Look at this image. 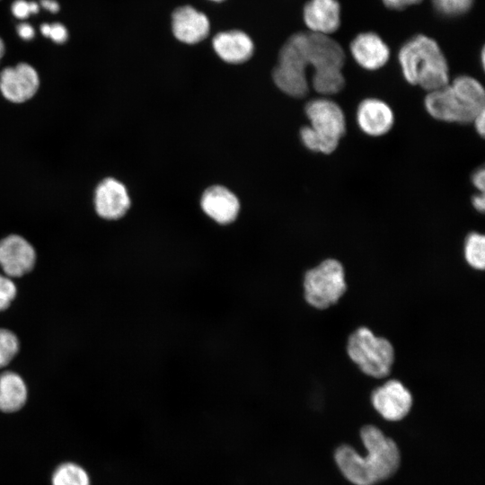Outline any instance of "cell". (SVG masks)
I'll return each instance as SVG.
<instances>
[{
	"label": "cell",
	"mask_w": 485,
	"mask_h": 485,
	"mask_svg": "<svg viewBox=\"0 0 485 485\" xmlns=\"http://www.w3.org/2000/svg\"><path fill=\"white\" fill-rule=\"evenodd\" d=\"M425 108L434 119L449 123H472L485 110V90L469 75H460L425 97Z\"/></svg>",
	"instance_id": "1"
},
{
	"label": "cell",
	"mask_w": 485,
	"mask_h": 485,
	"mask_svg": "<svg viewBox=\"0 0 485 485\" xmlns=\"http://www.w3.org/2000/svg\"><path fill=\"white\" fill-rule=\"evenodd\" d=\"M398 59L405 80L429 92L449 83L447 60L437 42L423 34L408 40L400 48Z\"/></svg>",
	"instance_id": "2"
},
{
	"label": "cell",
	"mask_w": 485,
	"mask_h": 485,
	"mask_svg": "<svg viewBox=\"0 0 485 485\" xmlns=\"http://www.w3.org/2000/svg\"><path fill=\"white\" fill-rule=\"evenodd\" d=\"M304 113L310 122L299 130L304 147L324 154L334 152L346 133V119L340 106L331 99L317 98L306 102Z\"/></svg>",
	"instance_id": "3"
},
{
	"label": "cell",
	"mask_w": 485,
	"mask_h": 485,
	"mask_svg": "<svg viewBox=\"0 0 485 485\" xmlns=\"http://www.w3.org/2000/svg\"><path fill=\"white\" fill-rule=\"evenodd\" d=\"M306 50L313 90L323 96L340 93L345 85L343 48L330 36L306 31Z\"/></svg>",
	"instance_id": "4"
},
{
	"label": "cell",
	"mask_w": 485,
	"mask_h": 485,
	"mask_svg": "<svg viewBox=\"0 0 485 485\" xmlns=\"http://www.w3.org/2000/svg\"><path fill=\"white\" fill-rule=\"evenodd\" d=\"M306 31L292 34L280 48L271 79L281 93L292 98H304L309 93Z\"/></svg>",
	"instance_id": "5"
},
{
	"label": "cell",
	"mask_w": 485,
	"mask_h": 485,
	"mask_svg": "<svg viewBox=\"0 0 485 485\" xmlns=\"http://www.w3.org/2000/svg\"><path fill=\"white\" fill-rule=\"evenodd\" d=\"M346 350L349 359L369 377L382 379L392 372L395 358L392 342L375 335L366 326H360L349 334Z\"/></svg>",
	"instance_id": "6"
},
{
	"label": "cell",
	"mask_w": 485,
	"mask_h": 485,
	"mask_svg": "<svg viewBox=\"0 0 485 485\" xmlns=\"http://www.w3.org/2000/svg\"><path fill=\"white\" fill-rule=\"evenodd\" d=\"M345 269L342 263L328 258L308 269L302 277L303 297L317 310L336 304L347 292Z\"/></svg>",
	"instance_id": "7"
},
{
	"label": "cell",
	"mask_w": 485,
	"mask_h": 485,
	"mask_svg": "<svg viewBox=\"0 0 485 485\" xmlns=\"http://www.w3.org/2000/svg\"><path fill=\"white\" fill-rule=\"evenodd\" d=\"M359 436L366 450V463L376 484L394 476L401 462L396 442L372 424L363 426Z\"/></svg>",
	"instance_id": "8"
},
{
	"label": "cell",
	"mask_w": 485,
	"mask_h": 485,
	"mask_svg": "<svg viewBox=\"0 0 485 485\" xmlns=\"http://www.w3.org/2000/svg\"><path fill=\"white\" fill-rule=\"evenodd\" d=\"M198 203L205 217L219 227L234 225L241 216L240 198L223 184L207 186L202 191Z\"/></svg>",
	"instance_id": "9"
},
{
	"label": "cell",
	"mask_w": 485,
	"mask_h": 485,
	"mask_svg": "<svg viewBox=\"0 0 485 485\" xmlns=\"http://www.w3.org/2000/svg\"><path fill=\"white\" fill-rule=\"evenodd\" d=\"M370 401L375 410L384 419L392 422L405 419L413 406L410 391L397 379H390L376 387Z\"/></svg>",
	"instance_id": "10"
},
{
	"label": "cell",
	"mask_w": 485,
	"mask_h": 485,
	"mask_svg": "<svg viewBox=\"0 0 485 485\" xmlns=\"http://www.w3.org/2000/svg\"><path fill=\"white\" fill-rule=\"evenodd\" d=\"M132 206L127 186L114 177L102 179L93 192V207L102 219L117 221L123 218Z\"/></svg>",
	"instance_id": "11"
},
{
	"label": "cell",
	"mask_w": 485,
	"mask_h": 485,
	"mask_svg": "<svg viewBox=\"0 0 485 485\" xmlns=\"http://www.w3.org/2000/svg\"><path fill=\"white\" fill-rule=\"evenodd\" d=\"M170 24L174 39L188 46L199 44L211 32L209 17L191 4L174 8L171 13Z\"/></svg>",
	"instance_id": "12"
},
{
	"label": "cell",
	"mask_w": 485,
	"mask_h": 485,
	"mask_svg": "<svg viewBox=\"0 0 485 485\" xmlns=\"http://www.w3.org/2000/svg\"><path fill=\"white\" fill-rule=\"evenodd\" d=\"M40 84L37 70L28 63L20 62L0 72V93L13 103H23L31 99Z\"/></svg>",
	"instance_id": "13"
},
{
	"label": "cell",
	"mask_w": 485,
	"mask_h": 485,
	"mask_svg": "<svg viewBox=\"0 0 485 485\" xmlns=\"http://www.w3.org/2000/svg\"><path fill=\"white\" fill-rule=\"evenodd\" d=\"M36 262L34 247L19 234H9L0 240V267L9 278L22 277Z\"/></svg>",
	"instance_id": "14"
},
{
	"label": "cell",
	"mask_w": 485,
	"mask_h": 485,
	"mask_svg": "<svg viewBox=\"0 0 485 485\" xmlns=\"http://www.w3.org/2000/svg\"><path fill=\"white\" fill-rule=\"evenodd\" d=\"M216 57L232 66L248 62L255 53L252 38L241 29H230L216 32L211 40Z\"/></svg>",
	"instance_id": "15"
},
{
	"label": "cell",
	"mask_w": 485,
	"mask_h": 485,
	"mask_svg": "<svg viewBox=\"0 0 485 485\" xmlns=\"http://www.w3.org/2000/svg\"><path fill=\"white\" fill-rule=\"evenodd\" d=\"M349 49L356 63L369 71L382 68L390 58L389 47L378 34L372 31L357 35Z\"/></svg>",
	"instance_id": "16"
},
{
	"label": "cell",
	"mask_w": 485,
	"mask_h": 485,
	"mask_svg": "<svg viewBox=\"0 0 485 485\" xmlns=\"http://www.w3.org/2000/svg\"><path fill=\"white\" fill-rule=\"evenodd\" d=\"M356 118L359 128L370 137L385 135L394 123L392 108L377 98L363 100L357 108Z\"/></svg>",
	"instance_id": "17"
},
{
	"label": "cell",
	"mask_w": 485,
	"mask_h": 485,
	"mask_svg": "<svg viewBox=\"0 0 485 485\" xmlns=\"http://www.w3.org/2000/svg\"><path fill=\"white\" fill-rule=\"evenodd\" d=\"M308 31L322 35L335 32L340 26V5L337 0H308L303 8Z\"/></svg>",
	"instance_id": "18"
},
{
	"label": "cell",
	"mask_w": 485,
	"mask_h": 485,
	"mask_svg": "<svg viewBox=\"0 0 485 485\" xmlns=\"http://www.w3.org/2000/svg\"><path fill=\"white\" fill-rule=\"evenodd\" d=\"M334 461L342 476L351 484L376 485L365 457L350 445H339L334 451Z\"/></svg>",
	"instance_id": "19"
},
{
	"label": "cell",
	"mask_w": 485,
	"mask_h": 485,
	"mask_svg": "<svg viewBox=\"0 0 485 485\" xmlns=\"http://www.w3.org/2000/svg\"><path fill=\"white\" fill-rule=\"evenodd\" d=\"M27 386L17 373L6 371L0 375V410L6 413L21 410L27 400Z\"/></svg>",
	"instance_id": "20"
},
{
	"label": "cell",
	"mask_w": 485,
	"mask_h": 485,
	"mask_svg": "<svg viewBox=\"0 0 485 485\" xmlns=\"http://www.w3.org/2000/svg\"><path fill=\"white\" fill-rule=\"evenodd\" d=\"M463 256L466 263L472 269L483 270L485 268V236L472 232L463 242Z\"/></svg>",
	"instance_id": "21"
},
{
	"label": "cell",
	"mask_w": 485,
	"mask_h": 485,
	"mask_svg": "<svg viewBox=\"0 0 485 485\" xmlns=\"http://www.w3.org/2000/svg\"><path fill=\"white\" fill-rule=\"evenodd\" d=\"M52 485H90V478L81 466L65 463L55 470Z\"/></svg>",
	"instance_id": "22"
},
{
	"label": "cell",
	"mask_w": 485,
	"mask_h": 485,
	"mask_svg": "<svg viewBox=\"0 0 485 485\" xmlns=\"http://www.w3.org/2000/svg\"><path fill=\"white\" fill-rule=\"evenodd\" d=\"M20 344L17 336L7 329H0V369L17 355Z\"/></svg>",
	"instance_id": "23"
},
{
	"label": "cell",
	"mask_w": 485,
	"mask_h": 485,
	"mask_svg": "<svg viewBox=\"0 0 485 485\" xmlns=\"http://www.w3.org/2000/svg\"><path fill=\"white\" fill-rule=\"evenodd\" d=\"M436 11L447 17L463 15L467 13L473 0H431Z\"/></svg>",
	"instance_id": "24"
},
{
	"label": "cell",
	"mask_w": 485,
	"mask_h": 485,
	"mask_svg": "<svg viewBox=\"0 0 485 485\" xmlns=\"http://www.w3.org/2000/svg\"><path fill=\"white\" fill-rule=\"evenodd\" d=\"M17 294V288L11 278L0 274V312L11 305Z\"/></svg>",
	"instance_id": "25"
},
{
	"label": "cell",
	"mask_w": 485,
	"mask_h": 485,
	"mask_svg": "<svg viewBox=\"0 0 485 485\" xmlns=\"http://www.w3.org/2000/svg\"><path fill=\"white\" fill-rule=\"evenodd\" d=\"M40 31L43 36L50 38L57 44H62L68 39V31L66 28L59 22H55L52 24L43 23L40 26Z\"/></svg>",
	"instance_id": "26"
},
{
	"label": "cell",
	"mask_w": 485,
	"mask_h": 485,
	"mask_svg": "<svg viewBox=\"0 0 485 485\" xmlns=\"http://www.w3.org/2000/svg\"><path fill=\"white\" fill-rule=\"evenodd\" d=\"M40 10V5L36 2H28L26 0H15L11 11L13 16L18 19H26L31 13H37Z\"/></svg>",
	"instance_id": "27"
},
{
	"label": "cell",
	"mask_w": 485,
	"mask_h": 485,
	"mask_svg": "<svg viewBox=\"0 0 485 485\" xmlns=\"http://www.w3.org/2000/svg\"><path fill=\"white\" fill-rule=\"evenodd\" d=\"M383 3L390 9L402 10L409 6H412L421 3L423 0H382Z\"/></svg>",
	"instance_id": "28"
},
{
	"label": "cell",
	"mask_w": 485,
	"mask_h": 485,
	"mask_svg": "<svg viewBox=\"0 0 485 485\" xmlns=\"http://www.w3.org/2000/svg\"><path fill=\"white\" fill-rule=\"evenodd\" d=\"M472 182L473 186L480 190V192H483L485 189V170L483 167L479 168L476 170L472 175Z\"/></svg>",
	"instance_id": "29"
},
{
	"label": "cell",
	"mask_w": 485,
	"mask_h": 485,
	"mask_svg": "<svg viewBox=\"0 0 485 485\" xmlns=\"http://www.w3.org/2000/svg\"><path fill=\"white\" fill-rule=\"evenodd\" d=\"M17 33L20 38L24 40H31L35 35L33 27L31 24L25 22L20 23L17 26Z\"/></svg>",
	"instance_id": "30"
},
{
	"label": "cell",
	"mask_w": 485,
	"mask_h": 485,
	"mask_svg": "<svg viewBox=\"0 0 485 485\" xmlns=\"http://www.w3.org/2000/svg\"><path fill=\"white\" fill-rule=\"evenodd\" d=\"M472 123H473L477 133L483 137L485 133V110L481 111Z\"/></svg>",
	"instance_id": "31"
},
{
	"label": "cell",
	"mask_w": 485,
	"mask_h": 485,
	"mask_svg": "<svg viewBox=\"0 0 485 485\" xmlns=\"http://www.w3.org/2000/svg\"><path fill=\"white\" fill-rule=\"evenodd\" d=\"M473 207L480 213H483L485 209V198L483 192L477 193L472 198Z\"/></svg>",
	"instance_id": "32"
},
{
	"label": "cell",
	"mask_w": 485,
	"mask_h": 485,
	"mask_svg": "<svg viewBox=\"0 0 485 485\" xmlns=\"http://www.w3.org/2000/svg\"><path fill=\"white\" fill-rule=\"evenodd\" d=\"M40 5L47 11L56 13L59 11V4L55 0H40Z\"/></svg>",
	"instance_id": "33"
},
{
	"label": "cell",
	"mask_w": 485,
	"mask_h": 485,
	"mask_svg": "<svg viewBox=\"0 0 485 485\" xmlns=\"http://www.w3.org/2000/svg\"><path fill=\"white\" fill-rule=\"evenodd\" d=\"M4 51H5L4 43L3 40H2V38H0V60L4 57Z\"/></svg>",
	"instance_id": "34"
},
{
	"label": "cell",
	"mask_w": 485,
	"mask_h": 485,
	"mask_svg": "<svg viewBox=\"0 0 485 485\" xmlns=\"http://www.w3.org/2000/svg\"><path fill=\"white\" fill-rule=\"evenodd\" d=\"M207 1L216 3V4H220V3L225 2L226 0H207Z\"/></svg>",
	"instance_id": "35"
},
{
	"label": "cell",
	"mask_w": 485,
	"mask_h": 485,
	"mask_svg": "<svg viewBox=\"0 0 485 485\" xmlns=\"http://www.w3.org/2000/svg\"><path fill=\"white\" fill-rule=\"evenodd\" d=\"M484 56H485V54H484V49H482V51H481V63H482V66H484V61H485Z\"/></svg>",
	"instance_id": "36"
}]
</instances>
